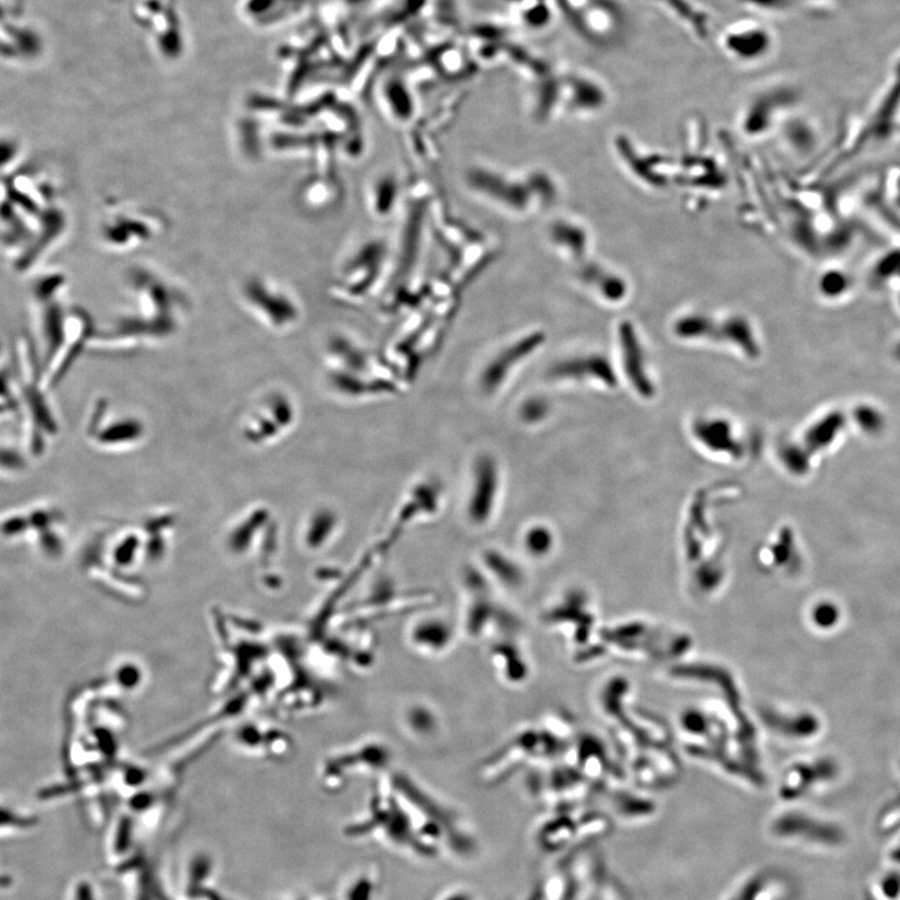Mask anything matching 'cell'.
<instances>
[{"label":"cell","mask_w":900,"mask_h":900,"mask_svg":"<svg viewBox=\"0 0 900 900\" xmlns=\"http://www.w3.org/2000/svg\"><path fill=\"white\" fill-rule=\"evenodd\" d=\"M538 180V175L530 172H505L488 165H474L465 174V185L475 197L499 212L517 217L532 212Z\"/></svg>","instance_id":"cell-1"},{"label":"cell","mask_w":900,"mask_h":900,"mask_svg":"<svg viewBox=\"0 0 900 900\" xmlns=\"http://www.w3.org/2000/svg\"><path fill=\"white\" fill-rule=\"evenodd\" d=\"M77 900H93L92 892L87 885H80L77 892Z\"/></svg>","instance_id":"cell-2"}]
</instances>
